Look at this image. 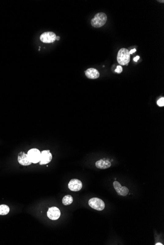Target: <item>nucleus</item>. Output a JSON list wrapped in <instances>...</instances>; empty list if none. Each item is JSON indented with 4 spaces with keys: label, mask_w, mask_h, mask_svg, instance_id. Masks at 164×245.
<instances>
[{
    "label": "nucleus",
    "mask_w": 164,
    "mask_h": 245,
    "mask_svg": "<svg viewBox=\"0 0 164 245\" xmlns=\"http://www.w3.org/2000/svg\"><path fill=\"white\" fill-rule=\"evenodd\" d=\"M52 159V155L50 150H43L41 153L39 164L40 165L46 164L49 163Z\"/></svg>",
    "instance_id": "1a4fd4ad"
},
{
    "label": "nucleus",
    "mask_w": 164,
    "mask_h": 245,
    "mask_svg": "<svg viewBox=\"0 0 164 245\" xmlns=\"http://www.w3.org/2000/svg\"><path fill=\"white\" fill-rule=\"evenodd\" d=\"M60 37L59 36H56V40H58H58H60Z\"/></svg>",
    "instance_id": "6ab92c4d"
},
{
    "label": "nucleus",
    "mask_w": 164,
    "mask_h": 245,
    "mask_svg": "<svg viewBox=\"0 0 164 245\" xmlns=\"http://www.w3.org/2000/svg\"><path fill=\"white\" fill-rule=\"evenodd\" d=\"M9 208L5 205H0V215H5L9 212Z\"/></svg>",
    "instance_id": "4468645a"
},
{
    "label": "nucleus",
    "mask_w": 164,
    "mask_h": 245,
    "mask_svg": "<svg viewBox=\"0 0 164 245\" xmlns=\"http://www.w3.org/2000/svg\"><path fill=\"white\" fill-rule=\"evenodd\" d=\"M56 36L53 32H45L40 36V41L45 43H51L56 40Z\"/></svg>",
    "instance_id": "39448f33"
},
{
    "label": "nucleus",
    "mask_w": 164,
    "mask_h": 245,
    "mask_svg": "<svg viewBox=\"0 0 164 245\" xmlns=\"http://www.w3.org/2000/svg\"><path fill=\"white\" fill-rule=\"evenodd\" d=\"M139 59H140V56H136V57H135V58H134V59H133V60H134V61H135V62H137V61H138V60H139Z\"/></svg>",
    "instance_id": "f3484780"
},
{
    "label": "nucleus",
    "mask_w": 164,
    "mask_h": 245,
    "mask_svg": "<svg viewBox=\"0 0 164 245\" xmlns=\"http://www.w3.org/2000/svg\"><path fill=\"white\" fill-rule=\"evenodd\" d=\"M95 166L99 169H106L110 167L111 163L108 160L101 159L96 162Z\"/></svg>",
    "instance_id": "f8f14e48"
},
{
    "label": "nucleus",
    "mask_w": 164,
    "mask_h": 245,
    "mask_svg": "<svg viewBox=\"0 0 164 245\" xmlns=\"http://www.w3.org/2000/svg\"><path fill=\"white\" fill-rule=\"evenodd\" d=\"M73 201V199L72 197L69 195H65L64 197H63L62 203L63 205H68L71 204Z\"/></svg>",
    "instance_id": "ddd939ff"
},
{
    "label": "nucleus",
    "mask_w": 164,
    "mask_h": 245,
    "mask_svg": "<svg viewBox=\"0 0 164 245\" xmlns=\"http://www.w3.org/2000/svg\"><path fill=\"white\" fill-rule=\"evenodd\" d=\"M107 16L105 13H98L91 20V24L93 27L99 28L106 23Z\"/></svg>",
    "instance_id": "f03ea898"
},
{
    "label": "nucleus",
    "mask_w": 164,
    "mask_h": 245,
    "mask_svg": "<svg viewBox=\"0 0 164 245\" xmlns=\"http://www.w3.org/2000/svg\"><path fill=\"white\" fill-rule=\"evenodd\" d=\"M47 215L48 217L52 220H56L60 217V210L56 207H51L49 208L47 212Z\"/></svg>",
    "instance_id": "0eeeda50"
},
{
    "label": "nucleus",
    "mask_w": 164,
    "mask_h": 245,
    "mask_svg": "<svg viewBox=\"0 0 164 245\" xmlns=\"http://www.w3.org/2000/svg\"><path fill=\"white\" fill-rule=\"evenodd\" d=\"M157 104L158 105L159 107H163L164 106V97H161L160 98L157 102Z\"/></svg>",
    "instance_id": "2eb2a0df"
},
{
    "label": "nucleus",
    "mask_w": 164,
    "mask_h": 245,
    "mask_svg": "<svg viewBox=\"0 0 164 245\" xmlns=\"http://www.w3.org/2000/svg\"><path fill=\"white\" fill-rule=\"evenodd\" d=\"M85 75L86 77L92 79H98L100 76L99 72L94 68H88L85 71Z\"/></svg>",
    "instance_id": "9b49d317"
},
{
    "label": "nucleus",
    "mask_w": 164,
    "mask_h": 245,
    "mask_svg": "<svg viewBox=\"0 0 164 245\" xmlns=\"http://www.w3.org/2000/svg\"><path fill=\"white\" fill-rule=\"evenodd\" d=\"M136 51V50L135 49H134L133 50H131L130 51H129V54H133L134 52H135Z\"/></svg>",
    "instance_id": "a211bd4d"
},
{
    "label": "nucleus",
    "mask_w": 164,
    "mask_h": 245,
    "mask_svg": "<svg viewBox=\"0 0 164 245\" xmlns=\"http://www.w3.org/2000/svg\"><path fill=\"white\" fill-rule=\"evenodd\" d=\"M89 205L93 209L98 211L103 210L105 207L104 201L98 198H93L90 199L89 201Z\"/></svg>",
    "instance_id": "7ed1b4c3"
},
{
    "label": "nucleus",
    "mask_w": 164,
    "mask_h": 245,
    "mask_svg": "<svg viewBox=\"0 0 164 245\" xmlns=\"http://www.w3.org/2000/svg\"><path fill=\"white\" fill-rule=\"evenodd\" d=\"M158 1L160 2H163V3H164V1Z\"/></svg>",
    "instance_id": "412c9836"
},
{
    "label": "nucleus",
    "mask_w": 164,
    "mask_h": 245,
    "mask_svg": "<svg viewBox=\"0 0 164 245\" xmlns=\"http://www.w3.org/2000/svg\"><path fill=\"white\" fill-rule=\"evenodd\" d=\"M113 185L115 191L118 195L125 196L129 193V189L127 187H122L120 183L118 181H115L113 183Z\"/></svg>",
    "instance_id": "6e6552de"
},
{
    "label": "nucleus",
    "mask_w": 164,
    "mask_h": 245,
    "mask_svg": "<svg viewBox=\"0 0 164 245\" xmlns=\"http://www.w3.org/2000/svg\"><path fill=\"white\" fill-rule=\"evenodd\" d=\"M155 245H163V244H162V243H156V244Z\"/></svg>",
    "instance_id": "aec40b11"
},
{
    "label": "nucleus",
    "mask_w": 164,
    "mask_h": 245,
    "mask_svg": "<svg viewBox=\"0 0 164 245\" xmlns=\"http://www.w3.org/2000/svg\"><path fill=\"white\" fill-rule=\"evenodd\" d=\"M117 61L120 65H128L130 61V54L129 51L125 48H122L118 52Z\"/></svg>",
    "instance_id": "f257e3e1"
},
{
    "label": "nucleus",
    "mask_w": 164,
    "mask_h": 245,
    "mask_svg": "<svg viewBox=\"0 0 164 245\" xmlns=\"http://www.w3.org/2000/svg\"><path fill=\"white\" fill-rule=\"evenodd\" d=\"M18 161L20 164L22 166H28L31 164V162L29 160L27 154L24 152H20L18 157Z\"/></svg>",
    "instance_id": "9d476101"
},
{
    "label": "nucleus",
    "mask_w": 164,
    "mask_h": 245,
    "mask_svg": "<svg viewBox=\"0 0 164 245\" xmlns=\"http://www.w3.org/2000/svg\"><path fill=\"white\" fill-rule=\"evenodd\" d=\"M123 69L121 66H117V68L115 70V72L118 73V74H120L121 72H122Z\"/></svg>",
    "instance_id": "dca6fc26"
},
{
    "label": "nucleus",
    "mask_w": 164,
    "mask_h": 245,
    "mask_svg": "<svg viewBox=\"0 0 164 245\" xmlns=\"http://www.w3.org/2000/svg\"><path fill=\"white\" fill-rule=\"evenodd\" d=\"M68 187L70 191H80L83 187L81 181L77 179L71 180L68 184Z\"/></svg>",
    "instance_id": "423d86ee"
},
{
    "label": "nucleus",
    "mask_w": 164,
    "mask_h": 245,
    "mask_svg": "<svg viewBox=\"0 0 164 245\" xmlns=\"http://www.w3.org/2000/svg\"><path fill=\"white\" fill-rule=\"evenodd\" d=\"M28 158L31 163H37L40 161L41 152L36 148H33L29 150L27 153Z\"/></svg>",
    "instance_id": "20e7f679"
}]
</instances>
